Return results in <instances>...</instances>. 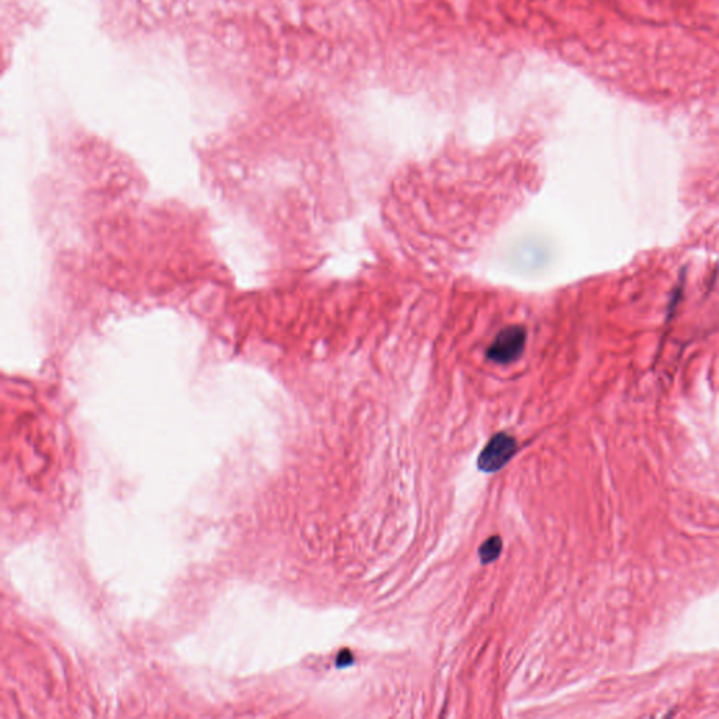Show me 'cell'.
I'll return each instance as SVG.
<instances>
[{"mask_svg":"<svg viewBox=\"0 0 719 719\" xmlns=\"http://www.w3.org/2000/svg\"><path fill=\"white\" fill-rule=\"evenodd\" d=\"M517 445L512 436L506 433H499L494 436L488 446L484 448L478 458L479 469L484 473H494L503 468L514 454H516Z\"/></svg>","mask_w":719,"mask_h":719,"instance_id":"7a4b0ae2","label":"cell"},{"mask_svg":"<svg viewBox=\"0 0 719 719\" xmlns=\"http://www.w3.org/2000/svg\"><path fill=\"white\" fill-rule=\"evenodd\" d=\"M502 552V540L499 537L489 538L485 544L479 550V558L482 563H491L496 560Z\"/></svg>","mask_w":719,"mask_h":719,"instance_id":"3957f363","label":"cell"},{"mask_svg":"<svg viewBox=\"0 0 719 719\" xmlns=\"http://www.w3.org/2000/svg\"><path fill=\"white\" fill-rule=\"evenodd\" d=\"M527 331L522 326H507L497 333L488 349L489 360L497 364L516 361L524 351Z\"/></svg>","mask_w":719,"mask_h":719,"instance_id":"6da1fadb","label":"cell"}]
</instances>
